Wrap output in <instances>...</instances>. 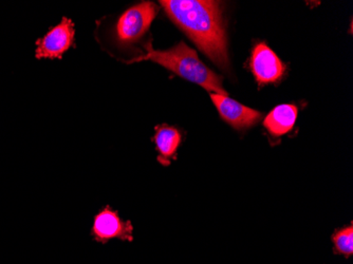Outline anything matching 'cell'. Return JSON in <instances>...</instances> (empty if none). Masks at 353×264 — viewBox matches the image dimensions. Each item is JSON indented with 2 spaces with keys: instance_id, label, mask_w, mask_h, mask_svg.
I'll return each mask as SVG.
<instances>
[{
  "instance_id": "1",
  "label": "cell",
  "mask_w": 353,
  "mask_h": 264,
  "mask_svg": "<svg viewBox=\"0 0 353 264\" xmlns=\"http://www.w3.org/2000/svg\"><path fill=\"white\" fill-rule=\"evenodd\" d=\"M161 7L200 50L220 67L228 65L227 37L217 1L162 0Z\"/></svg>"
},
{
  "instance_id": "2",
  "label": "cell",
  "mask_w": 353,
  "mask_h": 264,
  "mask_svg": "<svg viewBox=\"0 0 353 264\" xmlns=\"http://www.w3.org/2000/svg\"><path fill=\"white\" fill-rule=\"evenodd\" d=\"M141 61H152L164 68L176 73L186 81H192L206 90L216 94L225 95L227 91L222 87V79L208 69L198 57L195 50L184 43L174 45L170 50H154L150 43L146 45L145 54L137 57L132 63Z\"/></svg>"
},
{
  "instance_id": "3",
  "label": "cell",
  "mask_w": 353,
  "mask_h": 264,
  "mask_svg": "<svg viewBox=\"0 0 353 264\" xmlns=\"http://www.w3.org/2000/svg\"><path fill=\"white\" fill-rule=\"evenodd\" d=\"M158 13L154 3L145 1L127 10L117 25V39L122 45L136 43L150 29Z\"/></svg>"
},
{
  "instance_id": "4",
  "label": "cell",
  "mask_w": 353,
  "mask_h": 264,
  "mask_svg": "<svg viewBox=\"0 0 353 264\" xmlns=\"http://www.w3.org/2000/svg\"><path fill=\"white\" fill-rule=\"evenodd\" d=\"M91 236L94 241L105 244L110 240L134 241V226L130 221H123L118 212L110 206L103 208L95 214Z\"/></svg>"
},
{
  "instance_id": "5",
  "label": "cell",
  "mask_w": 353,
  "mask_h": 264,
  "mask_svg": "<svg viewBox=\"0 0 353 264\" xmlns=\"http://www.w3.org/2000/svg\"><path fill=\"white\" fill-rule=\"evenodd\" d=\"M72 21L63 19L59 25L51 29L43 39L37 41V59H61L74 41Z\"/></svg>"
},
{
  "instance_id": "6",
  "label": "cell",
  "mask_w": 353,
  "mask_h": 264,
  "mask_svg": "<svg viewBox=\"0 0 353 264\" xmlns=\"http://www.w3.org/2000/svg\"><path fill=\"white\" fill-rule=\"evenodd\" d=\"M211 99L217 107L220 116L238 130L249 128L261 120V114L259 111L243 106L229 97L211 93Z\"/></svg>"
},
{
  "instance_id": "7",
  "label": "cell",
  "mask_w": 353,
  "mask_h": 264,
  "mask_svg": "<svg viewBox=\"0 0 353 264\" xmlns=\"http://www.w3.org/2000/svg\"><path fill=\"white\" fill-rule=\"evenodd\" d=\"M251 68L259 84L279 81L285 73V65L265 43H259L253 50Z\"/></svg>"
},
{
  "instance_id": "8",
  "label": "cell",
  "mask_w": 353,
  "mask_h": 264,
  "mask_svg": "<svg viewBox=\"0 0 353 264\" xmlns=\"http://www.w3.org/2000/svg\"><path fill=\"white\" fill-rule=\"evenodd\" d=\"M181 140V134L176 129L170 126L158 127L154 141L159 152L158 161L160 164L168 166L172 160H176Z\"/></svg>"
},
{
  "instance_id": "9",
  "label": "cell",
  "mask_w": 353,
  "mask_h": 264,
  "mask_svg": "<svg viewBox=\"0 0 353 264\" xmlns=\"http://www.w3.org/2000/svg\"><path fill=\"white\" fill-rule=\"evenodd\" d=\"M296 118V107L293 105H279L268 114L263 125L272 136H281L293 128Z\"/></svg>"
},
{
  "instance_id": "10",
  "label": "cell",
  "mask_w": 353,
  "mask_h": 264,
  "mask_svg": "<svg viewBox=\"0 0 353 264\" xmlns=\"http://www.w3.org/2000/svg\"><path fill=\"white\" fill-rule=\"evenodd\" d=\"M333 243V254L343 256L349 259L353 255V226L352 223L339 228L331 237Z\"/></svg>"
}]
</instances>
